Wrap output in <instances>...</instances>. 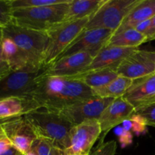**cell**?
Wrapping results in <instances>:
<instances>
[{
  "mask_svg": "<svg viewBox=\"0 0 155 155\" xmlns=\"http://www.w3.org/2000/svg\"><path fill=\"white\" fill-rule=\"evenodd\" d=\"M154 101H155V98H153V100H152V101H151V102H154ZM151 102H149V103H151Z\"/></svg>",
  "mask_w": 155,
  "mask_h": 155,
  "instance_id": "cell-41",
  "label": "cell"
},
{
  "mask_svg": "<svg viewBox=\"0 0 155 155\" xmlns=\"http://www.w3.org/2000/svg\"><path fill=\"white\" fill-rule=\"evenodd\" d=\"M15 118V117H14ZM12 119H13V118H10V119H6V120H0V126L3 125V124H5V123L8 122L9 120H11Z\"/></svg>",
  "mask_w": 155,
  "mask_h": 155,
  "instance_id": "cell-37",
  "label": "cell"
},
{
  "mask_svg": "<svg viewBox=\"0 0 155 155\" xmlns=\"http://www.w3.org/2000/svg\"><path fill=\"white\" fill-rule=\"evenodd\" d=\"M26 155H37V154H36V153L34 152V151H32V150H31V151H30V152L28 153V154H26Z\"/></svg>",
  "mask_w": 155,
  "mask_h": 155,
  "instance_id": "cell-39",
  "label": "cell"
},
{
  "mask_svg": "<svg viewBox=\"0 0 155 155\" xmlns=\"http://www.w3.org/2000/svg\"><path fill=\"white\" fill-rule=\"evenodd\" d=\"M1 45L4 61L8 64L12 72H39L45 69L37 66L30 57L9 38L3 37Z\"/></svg>",
  "mask_w": 155,
  "mask_h": 155,
  "instance_id": "cell-15",
  "label": "cell"
},
{
  "mask_svg": "<svg viewBox=\"0 0 155 155\" xmlns=\"http://www.w3.org/2000/svg\"><path fill=\"white\" fill-rule=\"evenodd\" d=\"M117 151V142L114 140L101 143L99 146L89 155H115Z\"/></svg>",
  "mask_w": 155,
  "mask_h": 155,
  "instance_id": "cell-29",
  "label": "cell"
},
{
  "mask_svg": "<svg viewBox=\"0 0 155 155\" xmlns=\"http://www.w3.org/2000/svg\"><path fill=\"white\" fill-rule=\"evenodd\" d=\"M13 24V8L11 0H0V27Z\"/></svg>",
  "mask_w": 155,
  "mask_h": 155,
  "instance_id": "cell-27",
  "label": "cell"
},
{
  "mask_svg": "<svg viewBox=\"0 0 155 155\" xmlns=\"http://www.w3.org/2000/svg\"><path fill=\"white\" fill-rule=\"evenodd\" d=\"M155 15V0H139L125 17L120 27L114 33L136 27L145 21L151 19Z\"/></svg>",
  "mask_w": 155,
  "mask_h": 155,
  "instance_id": "cell-18",
  "label": "cell"
},
{
  "mask_svg": "<svg viewBox=\"0 0 155 155\" xmlns=\"http://www.w3.org/2000/svg\"><path fill=\"white\" fill-rule=\"evenodd\" d=\"M71 0L42 7L13 9V24L24 28L47 32L63 23Z\"/></svg>",
  "mask_w": 155,
  "mask_h": 155,
  "instance_id": "cell-3",
  "label": "cell"
},
{
  "mask_svg": "<svg viewBox=\"0 0 155 155\" xmlns=\"http://www.w3.org/2000/svg\"><path fill=\"white\" fill-rule=\"evenodd\" d=\"M155 98V74L133 80L123 98L128 101L135 110L148 104Z\"/></svg>",
  "mask_w": 155,
  "mask_h": 155,
  "instance_id": "cell-16",
  "label": "cell"
},
{
  "mask_svg": "<svg viewBox=\"0 0 155 155\" xmlns=\"http://www.w3.org/2000/svg\"><path fill=\"white\" fill-rule=\"evenodd\" d=\"M37 138L45 139L64 151L70 145V134L74 125L58 112L45 109L32 110L24 115Z\"/></svg>",
  "mask_w": 155,
  "mask_h": 155,
  "instance_id": "cell-2",
  "label": "cell"
},
{
  "mask_svg": "<svg viewBox=\"0 0 155 155\" xmlns=\"http://www.w3.org/2000/svg\"><path fill=\"white\" fill-rule=\"evenodd\" d=\"M116 133L123 148L132 143V142H133V134H132L131 131L126 130L123 127H120L117 129Z\"/></svg>",
  "mask_w": 155,
  "mask_h": 155,
  "instance_id": "cell-30",
  "label": "cell"
},
{
  "mask_svg": "<svg viewBox=\"0 0 155 155\" xmlns=\"http://www.w3.org/2000/svg\"><path fill=\"white\" fill-rule=\"evenodd\" d=\"M121 125L126 130L130 131L132 130L133 133L137 136L146 133L147 127H148L145 119L136 113L132 115L127 120L124 121Z\"/></svg>",
  "mask_w": 155,
  "mask_h": 155,
  "instance_id": "cell-25",
  "label": "cell"
},
{
  "mask_svg": "<svg viewBox=\"0 0 155 155\" xmlns=\"http://www.w3.org/2000/svg\"><path fill=\"white\" fill-rule=\"evenodd\" d=\"M11 73H12V71L5 61L0 63V80L7 77Z\"/></svg>",
  "mask_w": 155,
  "mask_h": 155,
  "instance_id": "cell-33",
  "label": "cell"
},
{
  "mask_svg": "<svg viewBox=\"0 0 155 155\" xmlns=\"http://www.w3.org/2000/svg\"><path fill=\"white\" fill-rule=\"evenodd\" d=\"M18 153V151H17L15 148H11L9 151H6L5 153H4V154H0V155H16Z\"/></svg>",
  "mask_w": 155,
  "mask_h": 155,
  "instance_id": "cell-35",
  "label": "cell"
},
{
  "mask_svg": "<svg viewBox=\"0 0 155 155\" xmlns=\"http://www.w3.org/2000/svg\"><path fill=\"white\" fill-rule=\"evenodd\" d=\"M112 34L113 31L106 29L83 30L56 60L79 52H88L93 58L95 57L107 45Z\"/></svg>",
  "mask_w": 155,
  "mask_h": 155,
  "instance_id": "cell-9",
  "label": "cell"
},
{
  "mask_svg": "<svg viewBox=\"0 0 155 155\" xmlns=\"http://www.w3.org/2000/svg\"><path fill=\"white\" fill-rule=\"evenodd\" d=\"M2 128L18 152L26 155L31 151L32 145L37 136L24 116L13 118L3 124Z\"/></svg>",
  "mask_w": 155,
  "mask_h": 155,
  "instance_id": "cell-12",
  "label": "cell"
},
{
  "mask_svg": "<svg viewBox=\"0 0 155 155\" xmlns=\"http://www.w3.org/2000/svg\"><path fill=\"white\" fill-rule=\"evenodd\" d=\"M106 0H71L63 22L78 21L93 15Z\"/></svg>",
  "mask_w": 155,
  "mask_h": 155,
  "instance_id": "cell-19",
  "label": "cell"
},
{
  "mask_svg": "<svg viewBox=\"0 0 155 155\" xmlns=\"http://www.w3.org/2000/svg\"><path fill=\"white\" fill-rule=\"evenodd\" d=\"M101 135L98 120H90L74 126L70 134V145L65 155H89L92 146Z\"/></svg>",
  "mask_w": 155,
  "mask_h": 155,
  "instance_id": "cell-8",
  "label": "cell"
},
{
  "mask_svg": "<svg viewBox=\"0 0 155 155\" xmlns=\"http://www.w3.org/2000/svg\"><path fill=\"white\" fill-rule=\"evenodd\" d=\"M89 18L61 23L47 31L48 42L44 61L45 68L53 63L83 31Z\"/></svg>",
  "mask_w": 155,
  "mask_h": 155,
  "instance_id": "cell-5",
  "label": "cell"
},
{
  "mask_svg": "<svg viewBox=\"0 0 155 155\" xmlns=\"http://www.w3.org/2000/svg\"><path fill=\"white\" fill-rule=\"evenodd\" d=\"M12 148H14L13 145L6 136L2 125L0 126V154H4Z\"/></svg>",
  "mask_w": 155,
  "mask_h": 155,
  "instance_id": "cell-31",
  "label": "cell"
},
{
  "mask_svg": "<svg viewBox=\"0 0 155 155\" xmlns=\"http://www.w3.org/2000/svg\"><path fill=\"white\" fill-rule=\"evenodd\" d=\"M77 155H83V154H77Z\"/></svg>",
  "mask_w": 155,
  "mask_h": 155,
  "instance_id": "cell-42",
  "label": "cell"
},
{
  "mask_svg": "<svg viewBox=\"0 0 155 155\" xmlns=\"http://www.w3.org/2000/svg\"><path fill=\"white\" fill-rule=\"evenodd\" d=\"M3 38V33H2V28L0 27V43H1L2 40Z\"/></svg>",
  "mask_w": 155,
  "mask_h": 155,
  "instance_id": "cell-38",
  "label": "cell"
},
{
  "mask_svg": "<svg viewBox=\"0 0 155 155\" xmlns=\"http://www.w3.org/2000/svg\"><path fill=\"white\" fill-rule=\"evenodd\" d=\"M155 39V15L151 19V27L147 35V42Z\"/></svg>",
  "mask_w": 155,
  "mask_h": 155,
  "instance_id": "cell-34",
  "label": "cell"
},
{
  "mask_svg": "<svg viewBox=\"0 0 155 155\" xmlns=\"http://www.w3.org/2000/svg\"><path fill=\"white\" fill-rule=\"evenodd\" d=\"M138 48H121L115 46H105L93 58L90 64L80 74H85L91 71L100 70L117 69L125 58Z\"/></svg>",
  "mask_w": 155,
  "mask_h": 155,
  "instance_id": "cell-17",
  "label": "cell"
},
{
  "mask_svg": "<svg viewBox=\"0 0 155 155\" xmlns=\"http://www.w3.org/2000/svg\"><path fill=\"white\" fill-rule=\"evenodd\" d=\"M133 83V80L118 76L114 80L102 87L92 89V95L102 98H121Z\"/></svg>",
  "mask_w": 155,
  "mask_h": 155,
  "instance_id": "cell-22",
  "label": "cell"
},
{
  "mask_svg": "<svg viewBox=\"0 0 155 155\" xmlns=\"http://www.w3.org/2000/svg\"><path fill=\"white\" fill-rule=\"evenodd\" d=\"M31 150L37 155H65L63 150L40 138H37L34 141Z\"/></svg>",
  "mask_w": 155,
  "mask_h": 155,
  "instance_id": "cell-24",
  "label": "cell"
},
{
  "mask_svg": "<svg viewBox=\"0 0 155 155\" xmlns=\"http://www.w3.org/2000/svg\"><path fill=\"white\" fill-rule=\"evenodd\" d=\"M4 58H3V53H2V48L1 43H0V63L4 62Z\"/></svg>",
  "mask_w": 155,
  "mask_h": 155,
  "instance_id": "cell-36",
  "label": "cell"
},
{
  "mask_svg": "<svg viewBox=\"0 0 155 155\" xmlns=\"http://www.w3.org/2000/svg\"><path fill=\"white\" fill-rule=\"evenodd\" d=\"M114 100V98L93 96L77 101L58 113L65 120L76 126L90 120H98L101 113Z\"/></svg>",
  "mask_w": 155,
  "mask_h": 155,
  "instance_id": "cell-7",
  "label": "cell"
},
{
  "mask_svg": "<svg viewBox=\"0 0 155 155\" xmlns=\"http://www.w3.org/2000/svg\"><path fill=\"white\" fill-rule=\"evenodd\" d=\"M16 155H24V154H21V153L18 152V154H17Z\"/></svg>",
  "mask_w": 155,
  "mask_h": 155,
  "instance_id": "cell-40",
  "label": "cell"
},
{
  "mask_svg": "<svg viewBox=\"0 0 155 155\" xmlns=\"http://www.w3.org/2000/svg\"><path fill=\"white\" fill-rule=\"evenodd\" d=\"M67 0H11L12 8H27L42 7L61 4Z\"/></svg>",
  "mask_w": 155,
  "mask_h": 155,
  "instance_id": "cell-26",
  "label": "cell"
},
{
  "mask_svg": "<svg viewBox=\"0 0 155 155\" xmlns=\"http://www.w3.org/2000/svg\"><path fill=\"white\" fill-rule=\"evenodd\" d=\"M45 69L39 72L16 71L0 80V98L8 97L26 98L33 90L38 77Z\"/></svg>",
  "mask_w": 155,
  "mask_h": 155,
  "instance_id": "cell-11",
  "label": "cell"
},
{
  "mask_svg": "<svg viewBox=\"0 0 155 155\" xmlns=\"http://www.w3.org/2000/svg\"><path fill=\"white\" fill-rule=\"evenodd\" d=\"M147 42V38L136 29H127L112 34L106 46L121 48H139L142 44Z\"/></svg>",
  "mask_w": 155,
  "mask_h": 155,
  "instance_id": "cell-21",
  "label": "cell"
},
{
  "mask_svg": "<svg viewBox=\"0 0 155 155\" xmlns=\"http://www.w3.org/2000/svg\"><path fill=\"white\" fill-rule=\"evenodd\" d=\"M150 27H151V19L142 22L139 25L136 26L134 29H136L138 32H139L142 35L146 36L147 38V35H148V32H149Z\"/></svg>",
  "mask_w": 155,
  "mask_h": 155,
  "instance_id": "cell-32",
  "label": "cell"
},
{
  "mask_svg": "<svg viewBox=\"0 0 155 155\" xmlns=\"http://www.w3.org/2000/svg\"><path fill=\"white\" fill-rule=\"evenodd\" d=\"M135 113L143 117L147 125L155 127V101L136 109Z\"/></svg>",
  "mask_w": 155,
  "mask_h": 155,
  "instance_id": "cell-28",
  "label": "cell"
},
{
  "mask_svg": "<svg viewBox=\"0 0 155 155\" xmlns=\"http://www.w3.org/2000/svg\"><path fill=\"white\" fill-rule=\"evenodd\" d=\"M93 97L92 89L68 77L39 76L31 93L26 98L27 113L37 109L59 112L82 100Z\"/></svg>",
  "mask_w": 155,
  "mask_h": 155,
  "instance_id": "cell-1",
  "label": "cell"
},
{
  "mask_svg": "<svg viewBox=\"0 0 155 155\" xmlns=\"http://www.w3.org/2000/svg\"><path fill=\"white\" fill-rule=\"evenodd\" d=\"M2 33L3 37L12 39L37 66L45 68L44 61L48 42L47 32L37 31L11 24L2 28Z\"/></svg>",
  "mask_w": 155,
  "mask_h": 155,
  "instance_id": "cell-4",
  "label": "cell"
},
{
  "mask_svg": "<svg viewBox=\"0 0 155 155\" xmlns=\"http://www.w3.org/2000/svg\"><path fill=\"white\" fill-rule=\"evenodd\" d=\"M154 74H155V71H154Z\"/></svg>",
  "mask_w": 155,
  "mask_h": 155,
  "instance_id": "cell-43",
  "label": "cell"
},
{
  "mask_svg": "<svg viewBox=\"0 0 155 155\" xmlns=\"http://www.w3.org/2000/svg\"><path fill=\"white\" fill-rule=\"evenodd\" d=\"M135 114V108L128 101L121 98L114 100L98 118L101 134L105 136L111 129L120 125Z\"/></svg>",
  "mask_w": 155,
  "mask_h": 155,
  "instance_id": "cell-14",
  "label": "cell"
},
{
  "mask_svg": "<svg viewBox=\"0 0 155 155\" xmlns=\"http://www.w3.org/2000/svg\"><path fill=\"white\" fill-rule=\"evenodd\" d=\"M117 71L111 68L91 71L85 74H77L68 78L78 80L87 86L91 89H97L106 86L118 77Z\"/></svg>",
  "mask_w": 155,
  "mask_h": 155,
  "instance_id": "cell-20",
  "label": "cell"
},
{
  "mask_svg": "<svg viewBox=\"0 0 155 155\" xmlns=\"http://www.w3.org/2000/svg\"><path fill=\"white\" fill-rule=\"evenodd\" d=\"M155 51L136 49L123 60L117 69L119 76L136 80L154 74Z\"/></svg>",
  "mask_w": 155,
  "mask_h": 155,
  "instance_id": "cell-10",
  "label": "cell"
},
{
  "mask_svg": "<svg viewBox=\"0 0 155 155\" xmlns=\"http://www.w3.org/2000/svg\"><path fill=\"white\" fill-rule=\"evenodd\" d=\"M27 113V101L19 97L0 98V120L24 116Z\"/></svg>",
  "mask_w": 155,
  "mask_h": 155,
  "instance_id": "cell-23",
  "label": "cell"
},
{
  "mask_svg": "<svg viewBox=\"0 0 155 155\" xmlns=\"http://www.w3.org/2000/svg\"><path fill=\"white\" fill-rule=\"evenodd\" d=\"M93 57L88 52H79L54 61L45 68L43 75L71 77L83 72L92 62Z\"/></svg>",
  "mask_w": 155,
  "mask_h": 155,
  "instance_id": "cell-13",
  "label": "cell"
},
{
  "mask_svg": "<svg viewBox=\"0 0 155 155\" xmlns=\"http://www.w3.org/2000/svg\"><path fill=\"white\" fill-rule=\"evenodd\" d=\"M139 0H106L89 18L83 30L106 29L115 32Z\"/></svg>",
  "mask_w": 155,
  "mask_h": 155,
  "instance_id": "cell-6",
  "label": "cell"
}]
</instances>
